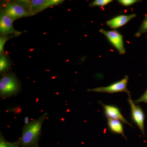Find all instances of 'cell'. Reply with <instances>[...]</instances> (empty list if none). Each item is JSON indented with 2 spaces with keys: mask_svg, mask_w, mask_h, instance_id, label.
Masks as SVG:
<instances>
[{
  "mask_svg": "<svg viewBox=\"0 0 147 147\" xmlns=\"http://www.w3.org/2000/svg\"><path fill=\"white\" fill-rule=\"evenodd\" d=\"M113 0H95L90 4V6L103 7L112 2Z\"/></svg>",
  "mask_w": 147,
  "mask_h": 147,
  "instance_id": "cell-14",
  "label": "cell"
},
{
  "mask_svg": "<svg viewBox=\"0 0 147 147\" xmlns=\"http://www.w3.org/2000/svg\"><path fill=\"white\" fill-rule=\"evenodd\" d=\"M141 102H147V89L142 96L135 101V103H139Z\"/></svg>",
  "mask_w": 147,
  "mask_h": 147,
  "instance_id": "cell-18",
  "label": "cell"
},
{
  "mask_svg": "<svg viewBox=\"0 0 147 147\" xmlns=\"http://www.w3.org/2000/svg\"><path fill=\"white\" fill-rule=\"evenodd\" d=\"M146 32H147V16L143 21L139 31L136 34V36H139L142 34Z\"/></svg>",
  "mask_w": 147,
  "mask_h": 147,
  "instance_id": "cell-15",
  "label": "cell"
},
{
  "mask_svg": "<svg viewBox=\"0 0 147 147\" xmlns=\"http://www.w3.org/2000/svg\"><path fill=\"white\" fill-rule=\"evenodd\" d=\"M0 147H21L19 140L17 142H11L7 141L2 134H0Z\"/></svg>",
  "mask_w": 147,
  "mask_h": 147,
  "instance_id": "cell-13",
  "label": "cell"
},
{
  "mask_svg": "<svg viewBox=\"0 0 147 147\" xmlns=\"http://www.w3.org/2000/svg\"><path fill=\"white\" fill-rule=\"evenodd\" d=\"M10 61L7 56L1 54L0 57V72L5 74L11 67Z\"/></svg>",
  "mask_w": 147,
  "mask_h": 147,
  "instance_id": "cell-12",
  "label": "cell"
},
{
  "mask_svg": "<svg viewBox=\"0 0 147 147\" xmlns=\"http://www.w3.org/2000/svg\"><path fill=\"white\" fill-rule=\"evenodd\" d=\"M128 79V76H125L123 79L120 81L115 82L107 86L97 87L94 88L90 89L88 90V91L110 94L124 92L129 94L130 92L129 91L127 88Z\"/></svg>",
  "mask_w": 147,
  "mask_h": 147,
  "instance_id": "cell-5",
  "label": "cell"
},
{
  "mask_svg": "<svg viewBox=\"0 0 147 147\" xmlns=\"http://www.w3.org/2000/svg\"><path fill=\"white\" fill-rule=\"evenodd\" d=\"M107 118L108 119V127L110 130L114 133L121 134L123 137H125L122 122L118 120Z\"/></svg>",
  "mask_w": 147,
  "mask_h": 147,
  "instance_id": "cell-11",
  "label": "cell"
},
{
  "mask_svg": "<svg viewBox=\"0 0 147 147\" xmlns=\"http://www.w3.org/2000/svg\"><path fill=\"white\" fill-rule=\"evenodd\" d=\"M29 11L32 15H35L48 7L58 5L62 0H20L16 1Z\"/></svg>",
  "mask_w": 147,
  "mask_h": 147,
  "instance_id": "cell-3",
  "label": "cell"
},
{
  "mask_svg": "<svg viewBox=\"0 0 147 147\" xmlns=\"http://www.w3.org/2000/svg\"><path fill=\"white\" fill-rule=\"evenodd\" d=\"M12 36H2L0 38V53L1 55L2 54L3 52L4 47L6 42L10 38L12 37Z\"/></svg>",
  "mask_w": 147,
  "mask_h": 147,
  "instance_id": "cell-16",
  "label": "cell"
},
{
  "mask_svg": "<svg viewBox=\"0 0 147 147\" xmlns=\"http://www.w3.org/2000/svg\"><path fill=\"white\" fill-rule=\"evenodd\" d=\"M21 90V84L15 74H5L0 80V96L5 99L16 95Z\"/></svg>",
  "mask_w": 147,
  "mask_h": 147,
  "instance_id": "cell-2",
  "label": "cell"
},
{
  "mask_svg": "<svg viewBox=\"0 0 147 147\" xmlns=\"http://www.w3.org/2000/svg\"><path fill=\"white\" fill-rule=\"evenodd\" d=\"M136 16L135 13L119 15L107 21L106 25L111 28L117 29L124 26Z\"/></svg>",
  "mask_w": 147,
  "mask_h": 147,
  "instance_id": "cell-10",
  "label": "cell"
},
{
  "mask_svg": "<svg viewBox=\"0 0 147 147\" xmlns=\"http://www.w3.org/2000/svg\"><path fill=\"white\" fill-rule=\"evenodd\" d=\"M2 11L13 21L18 18L32 16L31 13L16 1L7 3Z\"/></svg>",
  "mask_w": 147,
  "mask_h": 147,
  "instance_id": "cell-4",
  "label": "cell"
},
{
  "mask_svg": "<svg viewBox=\"0 0 147 147\" xmlns=\"http://www.w3.org/2000/svg\"><path fill=\"white\" fill-rule=\"evenodd\" d=\"M47 116L48 113H44L38 118L30 121L27 125H24L19 139L21 147H38L42 125Z\"/></svg>",
  "mask_w": 147,
  "mask_h": 147,
  "instance_id": "cell-1",
  "label": "cell"
},
{
  "mask_svg": "<svg viewBox=\"0 0 147 147\" xmlns=\"http://www.w3.org/2000/svg\"><path fill=\"white\" fill-rule=\"evenodd\" d=\"M118 2L124 6L127 7L132 5L139 1L137 0H119Z\"/></svg>",
  "mask_w": 147,
  "mask_h": 147,
  "instance_id": "cell-17",
  "label": "cell"
},
{
  "mask_svg": "<svg viewBox=\"0 0 147 147\" xmlns=\"http://www.w3.org/2000/svg\"><path fill=\"white\" fill-rule=\"evenodd\" d=\"M13 21L2 11L0 18V32L2 36H8L9 35H18L21 32L14 29L13 26Z\"/></svg>",
  "mask_w": 147,
  "mask_h": 147,
  "instance_id": "cell-8",
  "label": "cell"
},
{
  "mask_svg": "<svg viewBox=\"0 0 147 147\" xmlns=\"http://www.w3.org/2000/svg\"><path fill=\"white\" fill-rule=\"evenodd\" d=\"M128 101L131 109L132 119L143 134H144L145 115L142 108L132 100L130 94H128Z\"/></svg>",
  "mask_w": 147,
  "mask_h": 147,
  "instance_id": "cell-7",
  "label": "cell"
},
{
  "mask_svg": "<svg viewBox=\"0 0 147 147\" xmlns=\"http://www.w3.org/2000/svg\"><path fill=\"white\" fill-rule=\"evenodd\" d=\"M29 120L30 119L28 117H25L24 118V125H27L30 123V121Z\"/></svg>",
  "mask_w": 147,
  "mask_h": 147,
  "instance_id": "cell-19",
  "label": "cell"
},
{
  "mask_svg": "<svg viewBox=\"0 0 147 147\" xmlns=\"http://www.w3.org/2000/svg\"><path fill=\"white\" fill-rule=\"evenodd\" d=\"M99 32L106 36L120 55L125 54V49L124 45L123 36L118 32L116 30H106L101 29Z\"/></svg>",
  "mask_w": 147,
  "mask_h": 147,
  "instance_id": "cell-6",
  "label": "cell"
},
{
  "mask_svg": "<svg viewBox=\"0 0 147 147\" xmlns=\"http://www.w3.org/2000/svg\"><path fill=\"white\" fill-rule=\"evenodd\" d=\"M100 103L104 109L107 117L120 121L132 127V125L129 123L123 116L119 109L117 107L114 105H105L101 102H100Z\"/></svg>",
  "mask_w": 147,
  "mask_h": 147,
  "instance_id": "cell-9",
  "label": "cell"
}]
</instances>
